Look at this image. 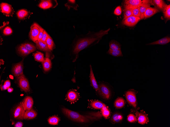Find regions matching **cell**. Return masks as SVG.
<instances>
[{
	"mask_svg": "<svg viewBox=\"0 0 170 127\" xmlns=\"http://www.w3.org/2000/svg\"><path fill=\"white\" fill-rule=\"evenodd\" d=\"M122 12V10L121 7L120 6L117 7L115 9L114 13L117 15H120Z\"/></svg>",
	"mask_w": 170,
	"mask_h": 127,
	"instance_id": "obj_43",
	"label": "cell"
},
{
	"mask_svg": "<svg viewBox=\"0 0 170 127\" xmlns=\"http://www.w3.org/2000/svg\"><path fill=\"white\" fill-rule=\"evenodd\" d=\"M35 24L40 30V33L37 41H40L41 40L44 30L37 23H35Z\"/></svg>",
	"mask_w": 170,
	"mask_h": 127,
	"instance_id": "obj_42",
	"label": "cell"
},
{
	"mask_svg": "<svg viewBox=\"0 0 170 127\" xmlns=\"http://www.w3.org/2000/svg\"><path fill=\"white\" fill-rule=\"evenodd\" d=\"M109 49L113 51H116L121 50V45L116 41L112 40L109 43Z\"/></svg>",
	"mask_w": 170,
	"mask_h": 127,
	"instance_id": "obj_21",
	"label": "cell"
},
{
	"mask_svg": "<svg viewBox=\"0 0 170 127\" xmlns=\"http://www.w3.org/2000/svg\"><path fill=\"white\" fill-rule=\"evenodd\" d=\"M90 78L91 85L96 91L97 92L98 90V85L95 79L91 65H90Z\"/></svg>",
	"mask_w": 170,
	"mask_h": 127,
	"instance_id": "obj_14",
	"label": "cell"
},
{
	"mask_svg": "<svg viewBox=\"0 0 170 127\" xmlns=\"http://www.w3.org/2000/svg\"><path fill=\"white\" fill-rule=\"evenodd\" d=\"M49 35L44 30L41 41L44 42L46 43V40Z\"/></svg>",
	"mask_w": 170,
	"mask_h": 127,
	"instance_id": "obj_44",
	"label": "cell"
},
{
	"mask_svg": "<svg viewBox=\"0 0 170 127\" xmlns=\"http://www.w3.org/2000/svg\"><path fill=\"white\" fill-rule=\"evenodd\" d=\"M110 29L109 28L105 30H102L88 36L78 39L73 50V53L75 56L73 61H76L80 51L92 44L98 43L103 36L108 33Z\"/></svg>",
	"mask_w": 170,
	"mask_h": 127,
	"instance_id": "obj_1",
	"label": "cell"
},
{
	"mask_svg": "<svg viewBox=\"0 0 170 127\" xmlns=\"http://www.w3.org/2000/svg\"><path fill=\"white\" fill-rule=\"evenodd\" d=\"M11 83L9 80H6L4 83L3 85H0L1 88L2 90L8 89L10 87Z\"/></svg>",
	"mask_w": 170,
	"mask_h": 127,
	"instance_id": "obj_38",
	"label": "cell"
},
{
	"mask_svg": "<svg viewBox=\"0 0 170 127\" xmlns=\"http://www.w3.org/2000/svg\"><path fill=\"white\" fill-rule=\"evenodd\" d=\"M21 45L25 47L31 53L36 49V46L31 43H25L22 44Z\"/></svg>",
	"mask_w": 170,
	"mask_h": 127,
	"instance_id": "obj_31",
	"label": "cell"
},
{
	"mask_svg": "<svg viewBox=\"0 0 170 127\" xmlns=\"http://www.w3.org/2000/svg\"><path fill=\"white\" fill-rule=\"evenodd\" d=\"M138 118V122L141 124L147 123L149 120L148 115L143 110H141L139 113Z\"/></svg>",
	"mask_w": 170,
	"mask_h": 127,
	"instance_id": "obj_15",
	"label": "cell"
},
{
	"mask_svg": "<svg viewBox=\"0 0 170 127\" xmlns=\"http://www.w3.org/2000/svg\"><path fill=\"white\" fill-rule=\"evenodd\" d=\"M141 20L139 17L132 16L123 20L122 23L127 26L132 27L135 26Z\"/></svg>",
	"mask_w": 170,
	"mask_h": 127,
	"instance_id": "obj_11",
	"label": "cell"
},
{
	"mask_svg": "<svg viewBox=\"0 0 170 127\" xmlns=\"http://www.w3.org/2000/svg\"><path fill=\"white\" fill-rule=\"evenodd\" d=\"M164 17L168 20L170 19V5L166 4L163 11Z\"/></svg>",
	"mask_w": 170,
	"mask_h": 127,
	"instance_id": "obj_34",
	"label": "cell"
},
{
	"mask_svg": "<svg viewBox=\"0 0 170 127\" xmlns=\"http://www.w3.org/2000/svg\"><path fill=\"white\" fill-rule=\"evenodd\" d=\"M153 4L160 10L163 11L166 5L164 1L162 0H153L152 1Z\"/></svg>",
	"mask_w": 170,
	"mask_h": 127,
	"instance_id": "obj_26",
	"label": "cell"
},
{
	"mask_svg": "<svg viewBox=\"0 0 170 127\" xmlns=\"http://www.w3.org/2000/svg\"><path fill=\"white\" fill-rule=\"evenodd\" d=\"M17 50L18 53L23 56H26L31 53L25 47L21 45L18 47Z\"/></svg>",
	"mask_w": 170,
	"mask_h": 127,
	"instance_id": "obj_29",
	"label": "cell"
},
{
	"mask_svg": "<svg viewBox=\"0 0 170 127\" xmlns=\"http://www.w3.org/2000/svg\"><path fill=\"white\" fill-rule=\"evenodd\" d=\"M13 90V89L12 88L9 87L7 89V91L9 93H11Z\"/></svg>",
	"mask_w": 170,
	"mask_h": 127,
	"instance_id": "obj_47",
	"label": "cell"
},
{
	"mask_svg": "<svg viewBox=\"0 0 170 127\" xmlns=\"http://www.w3.org/2000/svg\"><path fill=\"white\" fill-rule=\"evenodd\" d=\"M40 33L39 28L36 25L35 23H33L31 26L29 36L30 39L35 42L38 40Z\"/></svg>",
	"mask_w": 170,
	"mask_h": 127,
	"instance_id": "obj_8",
	"label": "cell"
},
{
	"mask_svg": "<svg viewBox=\"0 0 170 127\" xmlns=\"http://www.w3.org/2000/svg\"><path fill=\"white\" fill-rule=\"evenodd\" d=\"M17 81L19 86L23 91L25 92H30L29 82L23 74L18 77Z\"/></svg>",
	"mask_w": 170,
	"mask_h": 127,
	"instance_id": "obj_6",
	"label": "cell"
},
{
	"mask_svg": "<svg viewBox=\"0 0 170 127\" xmlns=\"http://www.w3.org/2000/svg\"><path fill=\"white\" fill-rule=\"evenodd\" d=\"M123 119L122 116L119 113L114 114L111 118V121L114 123H118L121 121Z\"/></svg>",
	"mask_w": 170,
	"mask_h": 127,
	"instance_id": "obj_28",
	"label": "cell"
},
{
	"mask_svg": "<svg viewBox=\"0 0 170 127\" xmlns=\"http://www.w3.org/2000/svg\"><path fill=\"white\" fill-rule=\"evenodd\" d=\"M148 1L147 0H126L124 1V7L125 9H133L140 7L142 4Z\"/></svg>",
	"mask_w": 170,
	"mask_h": 127,
	"instance_id": "obj_4",
	"label": "cell"
},
{
	"mask_svg": "<svg viewBox=\"0 0 170 127\" xmlns=\"http://www.w3.org/2000/svg\"><path fill=\"white\" fill-rule=\"evenodd\" d=\"M0 11L7 17L12 16L15 12L10 5L4 3H2L0 4Z\"/></svg>",
	"mask_w": 170,
	"mask_h": 127,
	"instance_id": "obj_7",
	"label": "cell"
},
{
	"mask_svg": "<svg viewBox=\"0 0 170 127\" xmlns=\"http://www.w3.org/2000/svg\"><path fill=\"white\" fill-rule=\"evenodd\" d=\"M34 56L35 60L38 62L43 63L45 60L43 54L41 52L35 53Z\"/></svg>",
	"mask_w": 170,
	"mask_h": 127,
	"instance_id": "obj_30",
	"label": "cell"
},
{
	"mask_svg": "<svg viewBox=\"0 0 170 127\" xmlns=\"http://www.w3.org/2000/svg\"><path fill=\"white\" fill-rule=\"evenodd\" d=\"M136 92L134 90H129L125 93V97L127 101L136 110L137 109V102L136 97ZM139 113L136 110V115L138 117Z\"/></svg>",
	"mask_w": 170,
	"mask_h": 127,
	"instance_id": "obj_3",
	"label": "cell"
},
{
	"mask_svg": "<svg viewBox=\"0 0 170 127\" xmlns=\"http://www.w3.org/2000/svg\"><path fill=\"white\" fill-rule=\"evenodd\" d=\"M102 115L105 118H107L110 115V112L106 106H105L102 109Z\"/></svg>",
	"mask_w": 170,
	"mask_h": 127,
	"instance_id": "obj_37",
	"label": "cell"
},
{
	"mask_svg": "<svg viewBox=\"0 0 170 127\" xmlns=\"http://www.w3.org/2000/svg\"><path fill=\"white\" fill-rule=\"evenodd\" d=\"M170 42V38L167 36L159 39L156 41L147 44V45H163L166 44Z\"/></svg>",
	"mask_w": 170,
	"mask_h": 127,
	"instance_id": "obj_20",
	"label": "cell"
},
{
	"mask_svg": "<svg viewBox=\"0 0 170 127\" xmlns=\"http://www.w3.org/2000/svg\"><path fill=\"white\" fill-rule=\"evenodd\" d=\"M46 43L49 49L51 51L54 48V43L53 39L50 35L47 39Z\"/></svg>",
	"mask_w": 170,
	"mask_h": 127,
	"instance_id": "obj_32",
	"label": "cell"
},
{
	"mask_svg": "<svg viewBox=\"0 0 170 127\" xmlns=\"http://www.w3.org/2000/svg\"><path fill=\"white\" fill-rule=\"evenodd\" d=\"M91 107L95 109H102L106 106V105L102 102L97 100L91 101L90 103Z\"/></svg>",
	"mask_w": 170,
	"mask_h": 127,
	"instance_id": "obj_23",
	"label": "cell"
},
{
	"mask_svg": "<svg viewBox=\"0 0 170 127\" xmlns=\"http://www.w3.org/2000/svg\"><path fill=\"white\" fill-rule=\"evenodd\" d=\"M63 113L67 117L75 121L87 123L101 118V115L100 112L89 113L88 115H83L78 113L65 108H62Z\"/></svg>",
	"mask_w": 170,
	"mask_h": 127,
	"instance_id": "obj_2",
	"label": "cell"
},
{
	"mask_svg": "<svg viewBox=\"0 0 170 127\" xmlns=\"http://www.w3.org/2000/svg\"><path fill=\"white\" fill-rule=\"evenodd\" d=\"M8 24H9V22H3V25L1 27H0V29H1V28H2L5 25Z\"/></svg>",
	"mask_w": 170,
	"mask_h": 127,
	"instance_id": "obj_46",
	"label": "cell"
},
{
	"mask_svg": "<svg viewBox=\"0 0 170 127\" xmlns=\"http://www.w3.org/2000/svg\"><path fill=\"white\" fill-rule=\"evenodd\" d=\"M21 104L25 111L30 110L33 104V99L31 97L27 96L24 98Z\"/></svg>",
	"mask_w": 170,
	"mask_h": 127,
	"instance_id": "obj_13",
	"label": "cell"
},
{
	"mask_svg": "<svg viewBox=\"0 0 170 127\" xmlns=\"http://www.w3.org/2000/svg\"><path fill=\"white\" fill-rule=\"evenodd\" d=\"M127 119L128 121L131 123L135 122L137 121L136 116L132 114H130L128 115Z\"/></svg>",
	"mask_w": 170,
	"mask_h": 127,
	"instance_id": "obj_39",
	"label": "cell"
},
{
	"mask_svg": "<svg viewBox=\"0 0 170 127\" xmlns=\"http://www.w3.org/2000/svg\"><path fill=\"white\" fill-rule=\"evenodd\" d=\"M23 125V124L22 122H18L15 124L14 126L15 127H22Z\"/></svg>",
	"mask_w": 170,
	"mask_h": 127,
	"instance_id": "obj_45",
	"label": "cell"
},
{
	"mask_svg": "<svg viewBox=\"0 0 170 127\" xmlns=\"http://www.w3.org/2000/svg\"><path fill=\"white\" fill-rule=\"evenodd\" d=\"M23 60L17 63L13 67L12 72L14 76L18 77L23 74Z\"/></svg>",
	"mask_w": 170,
	"mask_h": 127,
	"instance_id": "obj_12",
	"label": "cell"
},
{
	"mask_svg": "<svg viewBox=\"0 0 170 127\" xmlns=\"http://www.w3.org/2000/svg\"><path fill=\"white\" fill-rule=\"evenodd\" d=\"M107 53L115 57H122L123 56L121 50L113 51L109 49Z\"/></svg>",
	"mask_w": 170,
	"mask_h": 127,
	"instance_id": "obj_33",
	"label": "cell"
},
{
	"mask_svg": "<svg viewBox=\"0 0 170 127\" xmlns=\"http://www.w3.org/2000/svg\"><path fill=\"white\" fill-rule=\"evenodd\" d=\"M98 85V90L97 92L104 98L107 100L109 99L110 98L111 94L109 88L104 83H101Z\"/></svg>",
	"mask_w": 170,
	"mask_h": 127,
	"instance_id": "obj_5",
	"label": "cell"
},
{
	"mask_svg": "<svg viewBox=\"0 0 170 127\" xmlns=\"http://www.w3.org/2000/svg\"><path fill=\"white\" fill-rule=\"evenodd\" d=\"M25 111L21 104L18 105L14 111L13 114L14 118L17 119H23L25 112Z\"/></svg>",
	"mask_w": 170,
	"mask_h": 127,
	"instance_id": "obj_10",
	"label": "cell"
},
{
	"mask_svg": "<svg viewBox=\"0 0 170 127\" xmlns=\"http://www.w3.org/2000/svg\"><path fill=\"white\" fill-rule=\"evenodd\" d=\"M29 12L25 9H21L17 13V14L19 19L23 20L25 19L28 15Z\"/></svg>",
	"mask_w": 170,
	"mask_h": 127,
	"instance_id": "obj_24",
	"label": "cell"
},
{
	"mask_svg": "<svg viewBox=\"0 0 170 127\" xmlns=\"http://www.w3.org/2000/svg\"><path fill=\"white\" fill-rule=\"evenodd\" d=\"M53 4L51 0H42L38 4V6L43 9H46L51 7Z\"/></svg>",
	"mask_w": 170,
	"mask_h": 127,
	"instance_id": "obj_22",
	"label": "cell"
},
{
	"mask_svg": "<svg viewBox=\"0 0 170 127\" xmlns=\"http://www.w3.org/2000/svg\"><path fill=\"white\" fill-rule=\"evenodd\" d=\"M79 97V94L76 91L71 90L67 92L65 99L71 103H74L78 100Z\"/></svg>",
	"mask_w": 170,
	"mask_h": 127,
	"instance_id": "obj_9",
	"label": "cell"
},
{
	"mask_svg": "<svg viewBox=\"0 0 170 127\" xmlns=\"http://www.w3.org/2000/svg\"><path fill=\"white\" fill-rule=\"evenodd\" d=\"M152 1L148 0L146 2L142 4L139 7V10L140 13V18L141 19H144V14L146 9L150 6L151 4L152 3Z\"/></svg>",
	"mask_w": 170,
	"mask_h": 127,
	"instance_id": "obj_16",
	"label": "cell"
},
{
	"mask_svg": "<svg viewBox=\"0 0 170 127\" xmlns=\"http://www.w3.org/2000/svg\"><path fill=\"white\" fill-rule=\"evenodd\" d=\"M52 63L51 60L48 58H46L42 63L43 68L45 72L49 71L51 67Z\"/></svg>",
	"mask_w": 170,
	"mask_h": 127,
	"instance_id": "obj_25",
	"label": "cell"
},
{
	"mask_svg": "<svg viewBox=\"0 0 170 127\" xmlns=\"http://www.w3.org/2000/svg\"><path fill=\"white\" fill-rule=\"evenodd\" d=\"M133 16L135 17H140V13L139 10V7L133 9Z\"/></svg>",
	"mask_w": 170,
	"mask_h": 127,
	"instance_id": "obj_40",
	"label": "cell"
},
{
	"mask_svg": "<svg viewBox=\"0 0 170 127\" xmlns=\"http://www.w3.org/2000/svg\"><path fill=\"white\" fill-rule=\"evenodd\" d=\"M12 32V31L10 27L7 26L4 29L3 33L5 35H8L11 34Z\"/></svg>",
	"mask_w": 170,
	"mask_h": 127,
	"instance_id": "obj_41",
	"label": "cell"
},
{
	"mask_svg": "<svg viewBox=\"0 0 170 127\" xmlns=\"http://www.w3.org/2000/svg\"><path fill=\"white\" fill-rule=\"evenodd\" d=\"M37 114L36 112L32 108L26 111L23 117L24 119H30L35 118Z\"/></svg>",
	"mask_w": 170,
	"mask_h": 127,
	"instance_id": "obj_19",
	"label": "cell"
},
{
	"mask_svg": "<svg viewBox=\"0 0 170 127\" xmlns=\"http://www.w3.org/2000/svg\"><path fill=\"white\" fill-rule=\"evenodd\" d=\"M114 105L118 109L123 107L125 104V101L122 98L119 97L116 99L114 102Z\"/></svg>",
	"mask_w": 170,
	"mask_h": 127,
	"instance_id": "obj_27",
	"label": "cell"
},
{
	"mask_svg": "<svg viewBox=\"0 0 170 127\" xmlns=\"http://www.w3.org/2000/svg\"><path fill=\"white\" fill-rule=\"evenodd\" d=\"M159 12V10L155 8L149 7L147 8L145 12L144 15L145 19L150 17L155 14Z\"/></svg>",
	"mask_w": 170,
	"mask_h": 127,
	"instance_id": "obj_18",
	"label": "cell"
},
{
	"mask_svg": "<svg viewBox=\"0 0 170 127\" xmlns=\"http://www.w3.org/2000/svg\"><path fill=\"white\" fill-rule=\"evenodd\" d=\"M133 16V9H125L123 20L127 18Z\"/></svg>",
	"mask_w": 170,
	"mask_h": 127,
	"instance_id": "obj_36",
	"label": "cell"
},
{
	"mask_svg": "<svg viewBox=\"0 0 170 127\" xmlns=\"http://www.w3.org/2000/svg\"><path fill=\"white\" fill-rule=\"evenodd\" d=\"M60 120V119L58 116H54L49 118L48 121L49 123L51 125L58 124Z\"/></svg>",
	"mask_w": 170,
	"mask_h": 127,
	"instance_id": "obj_35",
	"label": "cell"
},
{
	"mask_svg": "<svg viewBox=\"0 0 170 127\" xmlns=\"http://www.w3.org/2000/svg\"><path fill=\"white\" fill-rule=\"evenodd\" d=\"M35 43L37 47L39 50L46 52L51 51L49 49L46 43L44 42L41 40H37Z\"/></svg>",
	"mask_w": 170,
	"mask_h": 127,
	"instance_id": "obj_17",
	"label": "cell"
}]
</instances>
